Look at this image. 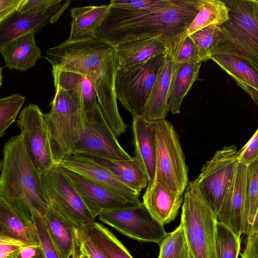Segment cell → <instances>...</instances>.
Listing matches in <instances>:
<instances>
[{
    "instance_id": "1",
    "label": "cell",
    "mask_w": 258,
    "mask_h": 258,
    "mask_svg": "<svg viewBox=\"0 0 258 258\" xmlns=\"http://www.w3.org/2000/svg\"><path fill=\"white\" fill-rule=\"evenodd\" d=\"M197 0H112L95 39L111 47L158 37L172 53L197 14Z\"/></svg>"
},
{
    "instance_id": "2",
    "label": "cell",
    "mask_w": 258,
    "mask_h": 258,
    "mask_svg": "<svg viewBox=\"0 0 258 258\" xmlns=\"http://www.w3.org/2000/svg\"><path fill=\"white\" fill-rule=\"evenodd\" d=\"M45 58L53 70L86 76L96 92L101 112L113 134L118 137L125 132L127 125L117 108L115 91L117 65L112 47L96 39L63 42L47 50Z\"/></svg>"
},
{
    "instance_id": "3",
    "label": "cell",
    "mask_w": 258,
    "mask_h": 258,
    "mask_svg": "<svg viewBox=\"0 0 258 258\" xmlns=\"http://www.w3.org/2000/svg\"><path fill=\"white\" fill-rule=\"evenodd\" d=\"M0 167V198L30 219L34 213L42 216L49 203L21 133L5 144Z\"/></svg>"
},
{
    "instance_id": "4",
    "label": "cell",
    "mask_w": 258,
    "mask_h": 258,
    "mask_svg": "<svg viewBox=\"0 0 258 258\" xmlns=\"http://www.w3.org/2000/svg\"><path fill=\"white\" fill-rule=\"evenodd\" d=\"M55 88L50 111L45 117L53 159L57 166L72 154L86 123L78 90L58 86Z\"/></svg>"
},
{
    "instance_id": "5",
    "label": "cell",
    "mask_w": 258,
    "mask_h": 258,
    "mask_svg": "<svg viewBox=\"0 0 258 258\" xmlns=\"http://www.w3.org/2000/svg\"><path fill=\"white\" fill-rule=\"evenodd\" d=\"M224 2L229 8V18L221 25L220 40L212 56L234 55L246 60L258 71V14L255 1Z\"/></svg>"
},
{
    "instance_id": "6",
    "label": "cell",
    "mask_w": 258,
    "mask_h": 258,
    "mask_svg": "<svg viewBox=\"0 0 258 258\" xmlns=\"http://www.w3.org/2000/svg\"><path fill=\"white\" fill-rule=\"evenodd\" d=\"M217 216L194 180L184 192L181 222L192 258H217Z\"/></svg>"
},
{
    "instance_id": "7",
    "label": "cell",
    "mask_w": 258,
    "mask_h": 258,
    "mask_svg": "<svg viewBox=\"0 0 258 258\" xmlns=\"http://www.w3.org/2000/svg\"><path fill=\"white\" fill-rule=\"evenodd\" d=\"M156 147V166L152 183L183 195L188 183V168L179 137L166 119L150 122Z\"/></svg>"
},
{
    "instance_id": "8",
    "label": "cell",
    "mask_w": 258,
    "mask_h": 258,
    "mask_svg": "<svg viewBox=\"0 0 258 258\" xmlns=\"http://www.w3.org/2000/svg\"><path fill=\"white\" fill-rule=\"evenodd\" d=\"M165 53L117 69L115 81L116 98L133 116L142 114L164 64Z\"/></svg>"
},
{
    "instance_id": "9",
    "label": "cell",
    "mask_w": 258,
    "mask_h": 258,
    "mask_svg": "<svg viewBox=\"0 0 258 258\" xmlns=\"http://www.w3.org/2000/svg\"><path fill=\"white\" fill-rule=\"evenodd\" d=\"M238 163L236 147L225 146L206 161L194 180L217 216L231 185Z\"/></svg>"
},
{
    "instance_id": "10",
    "label": "cell",
    "mask_w": 258,
    "mask_h": 258,
    "mask_svg": "<svg viewBox=\"0 0 258 258\" xmlns=\"http://www.w3.org/2000/svg\"><path fill=\"white\" fill-rule=\"evenodd\" d=\"M17 125L21 130L27 152L41 174L56 166L51 153L45 114L30 104L20 112Z\"/></svg>"
},
{
    "instance_id": "11",
    "label": "cell",
    "mask_w": 258,
    "mask_h": 258,
    "mask_svg": "<svg viewBox=\"0 0 258 258\" xmlns=\"http://www.w3.org/2000/svg\"><path fill=\"white\" fill-rule=\"evenodd\" d=\"M98 217L122 234L138 241L160 244L167 234L164 225L152 216L142 202L136 207L103 212Z\"/></svg>"
},
{
    "instance_id": "12",
    "label": "cell",
    "mask_w": 258,
    "mask_h": 258,
    "mask_svg": "<svg viewBox=\"0 0 258 258\" xmlns=\"http://www.w3.org/2000/svg\"><path fill=\"white\" fill-rule=\"evenodd\" d=\"M42 182L49 204L55 207L75 227L95 221V219L58 166L42 174Z\"/></svg>"
},
{
    "instance_id": "13",
    "label": "cell",
    "mask_w": 258,
    "mask_h": 258,
    "mask_svg": "<svg viewBox=\"0 0 258 258\" xmlns=\"http://www.w3.org/2000/svg\"><path fill=\"white\" fill-rule=\"evenodd\" d=\"M85 123L84 131L71 154L94 156L112 160L132 158L120 145L101 110L86 120Z\"/></svg>"
},
{
    "instance_id": "14",
    "label": "cell",
    "mask_w": 258,
    "mask_h": 258,
    "mask_svg": "<svg viewBox=\"0 0 258 258\" xmlns=\"http://www.w3.org/2000/svg\"><path fill=\"white\" fill-rule=\"evenodd\" d=\"M57 166L95 219L103 212L132 208L142 203L130 201L85 176Z\"/></svg>"
},
{
    "instance_id": "15",
    "label": "cell",
    "mask_w": 258,
    "mask_h": 258,
    "mask_svg": "<svg viewBox=\"0 0 258 258\" xmlns=\"http://www.w3.org/2000/svg\"><path fill=\"white\" fill-rule=\"evenodd\" d=\"M70 1L36 11H16L0 23V45L21 35L39 32L48 23L56 22L69 6Z\"/></svg>"
},
{
    "instance_id": "16",
    "label": "cell",
    "mask_w": 258,
    "mask_h": 258,
    "mask_svg": "<svg viewBox=\"0 0 258 258\" xmlns=\"http://www.w3.org/2000/svg\"><path fill=\"white\" fill-rule=\"evenodd\" d=\"M99 184L125 199L141 203L140 194L122 181L108 169L81 154H71L59 165Z\"/></svg>"
},
{
    "instance_id": "17",
    "label": "cell",
    "mask_w": 258,
    "mask_h": 258,
    "mask_svg": "<svg viewBox=\"0 0 258 258\" xmlns=\"http://www.w3.org/2000/svg\"><path fill=\"white\" fill-rule=\"evenodd\" d=\"M247 166L238 163L231 185L226 196L218 221L227 225L237 235L243 234Z\"/></svg>"
},
{
    "instance_id": "18",
    "label": "cell",
    "mask_w": 258,
    "mask_h": 258,
    "mask_svg": "<svg viewBox=\"0 0 258 258\" xmlns=\"http://www.w3.org/2000/svg\"><path fill=\"white\" fill-rule=\"evenodd\" d=\"M142 198L143 205L152 216L164 225L175 219L183 204L184 194L159 184L149 183Z\"/></svg>"
},
{
    "instance_id": "19",
    "label": "cell",
    "mask_w": 258,
    "mask_h": 258,
    "mask_svg": "<svg viewBox=\"0 0 258 258\" xmlns=\"http://www.w3.org/2000/svg\"><path fill=\"white\" fill-rule=\"evenodd\" d=\"M35 34L26 33L0 45V52L8 68L25 72L35 66L41 52Z\"/></svg>"
},
{
    "instance_id": "20",
    "label": "cell",
    "mask_w": 258,
    "mask_h": 258,
    "mask_svg": "<svg viewBox=\"0 0 258 258\" xmlns=\"http://www.w3.org/2000/svg\"><path fill=\"white\" fill-rule=\"evenodd\" d=\"M113 48L117 69L143 62L168 50L167 44L158 37L124 41Z\"/></svg>"
},
{
    "instance_id": "21",
    "label": "cell",
    "mask_w": 258,
    "mask_h": 258,
    "mask_svg": "<svg viewBox=\"0 0 258 258\" xmlns=\"http://www.w3.org/2000/svg\"><path fill=\"white\" fill-rule=\"evenodd\" d=\"M42 217L51 237L64 258L73 257L80 251L75 227L68 219L51 204Z\"/></svg>"
},
{
    "instance_id": "22",
    "label": "cell",
    "mask_w": 258,
    "mask_h": 258,
    "mask_svg": "<svg viewBox=\"0 0 258 258\" xmlns=\"http://www.w3.org/2000/svg\"><path fill=\"white\" fill-rule=\"evenodd\" d=\"M173 61L167 51L164 62L159 73L150 97L144 108L142 115L150 122L162 119L168 112V100L172 77Z\"/></svg>"
},
{
    "instance_id": "23",
    "label": "cell",
    "mask_w": 258,
    "mask_h": 258,
    "mask_svg": "<svg viewBox=\"0 0 258 258\" xmlns=\"http://www.w3.org/2000/svg\"><path fill=\"white\" fill-rule=\"evenodd\" d=\"M110 4L99 6H89L73 8L71 33L66 42H74L95 39V31L106 17Z\"/></svg>"
},
{
    "instance_id": "24",
    "label": "cell",
    "mask_w": 258,
    "mask_h": 258,
    "mask_svg": "<svg viewBox=\"0 0 258 258\" xmlns=\"http://www.w3.org/2000/svg\"><path fill=\"white\" fill-rule=\"evenodd\" d=\"M132 130L135 157L139 161L149 182L154 181L156 147L150 122L141 115L133 116Z\"/></svg>"
},
{
    "instance_id": "25",
    "label": "cell",
    "mask_w": 258,
    "mask_h": 258,
    "mask_svg": "<svg viewBox=\"0 0 258 258\" xmlns=\"http://www.w3.org/2000/svg\"><path fill=\"white\" fill-rule=\"evenodd\" d=\"M211 59L229 74L258 105V71L241 58L226 54L213 55Z\"/></svg>"
},
{
    "instance_id": "26",
    "label": "cell",
    "mask_w": 258,
    "mask_h": 258,
    "mask_svg": "<svg viewBox=\"0 0 258 258\" xmlns=\"http://www.w3.org/2000/svg\"><path fill=\"white\" fill-rule=\"evenodd\" d=\"M0 235L20 240L29 244H39L35 224L30 219L0 198Z\"/></svg>"
},
{
    "instance_id": "27",
    "label": "cell",
    "mask_w": 258,
    "mask_h": 258,
    "mask_svg": "<svg viewBox=\"0 0 258 258\" xmlns=\"http://www.w3.org/2000/svg\"><path fill=\"white\" fill-rule=\"evenodd\" d=\"M52 74L54 87L64 89L75 88L78 90L85 121L100 110L97 102L96 92L86 76L70 71L53 69Z\"/></svg>"
},
{
    "instance_id": "28",
    "label": "cell",
    "mask_w": 258,
    "mask_h": 258,
    "mask_svg": "<svg viewBox=\"0 0 258 258\" xmlns=\"http://www.w3.org/2000/svg\"><path fill=\"white\" fill-rule=\"evenodd\" d=\"M202 63V61H191L177 63L173 61L168 100V111L173 114L180 112V107L183 99L194 82L198 80Z\"/></svg>"
},
{
    "instance_id": "29",
    "label": "cell",
    "mask_w": 258,
    "mask_h": 258,
    "mask_svg": "<svg viewBox=\"0 0 258 258\" xmlns=\"http://www.w3.org/2000/svg\"><path fill=\"white\" fill-rule=\"evenodd\" d=\"M83 155L111 171L122 181L140 194L149 182L141 163L135 157L129 160H112Z\"/></svg>"
},
{
    "instance_id": "30",
    "label": "cell",
    "mask_w": 258,
    "mask_h": 258,
    "mask_svg": "<svg viewBox=\"0 0 258 258\" xmlns=\"http://www.w3.org/2000/svg\"><path fill=\"white\" fill-rule=\"evenodd\" d=\"M77 228L102 251L107 258H134L121 242L102 224L94 221Z\"/></svg>"
},
{
    "instance_id": "31",
    "label": "cell",
    "mask_w": 258,
    "mask_h": 258,
    "mask_svg": "<svg viewBox=\"0 0 258 258\" xmlns=\"http://www.w3.org/2000/svg\"><path fill=\"white\" fill-rule=\"evenodd\" d=\"M198 12L187 28L183 39L210 25H222L229 18V8L224 1L197 0Z\"/></svg>"
},
{
    "instance_id": "32",
    "label": "cell",
    "mask_w": 258,
    "mask_h": 258,
    "mask_svg": "<svg viewBox=\"0 0 258 258\" xmlns=\"http://www.w3.org/2000/svg\"><path fill=\"white\" fill-rule=\"evenodd\" d=\"M247 166L243 234L250 231L258 211V160Z\"/></svg>"
},
{
    "instance_id": "33",
    "label": "cell",
    "mask_w": 258,
    "mask_h": 258,
    "mask_svg": "<svg viewBox=\"0 0 258 258\" xmlns=\"http://www.w3.org/2000/svg\"><path fill=\"white\" fill-rule=\"evenodd\" d=\"M159 245L158 258H192L181 223L173 231L167 233Z\"/></svg>"
},
{
    "instance_id": "34",
    "label": "cell",
    "mask_w": 258,
    "mask_h": 258,
    "mask_svg": "<svg viewBox=\"0 0 258 258\" xmlns=\"http://www.w3.org/2000/svg\"><path fill=\"white\" fill-rule=\"evenodd\" d=\"M221 34V26L210 25L189 35L196 45L200 61L203 62L211 59L220 40Z\"/></svg>"
},
{
    "instance_id": "35",
    "label": "cell",
    "mask_w": 258,
    "mask_h": 258,
    "mask_svg": "<svg viewBox=\"0 0 258 258\" xmlns=\"http://www.w3.org/2000/svg\"><path fill=\"white\" fill-rule=\"evenodd\" d=\"M240 236L227 225L217 222L216 251L217 258H238L240 251Z\"/></svg>"
},
{
    "instance_id": "36",
    "label": "cell",
    "mask_w": 258,
    "mask_h": 258,
    "mask_svg": "<svg viewBox=\"0 0 258 258\" xmlns=\"http://www.w3.org/2000/svg\"><path fill=\"white\" fill-rule=\"evenodd\" d=\"M25 101L19 93L13 94L0 99V137L5 134L8 127L16 120V117Z\"/></svg>"
},
{
    "instance_id": "37",
    "label": "cell",
    "mask_w": 258,
    "mask_h": 258,
    "mask_svg": "<svg viewBox=\"0 0 258 258\" xmlns=\"http://www.w3.org/2000/svg\"><path fill=\"white\" fill-rule=\"evenodd\" d=\"M32 219L35 224L40 244L46 258H64L58 250L44 222L42 216L34 213Z\"/></svg>"
},
{
    "instance_id": "38",
    "label": "cell",
    "mask_w": 258,
    "mask_h": 258,
    "mask_svg": "<svg viewBox=\"0 0 258 258\" xmlns=\"http://www.w3.org/2000/svg\"><path fill=\"white\" fill-rule=\"evenodd\" d=\"M170 54L173 61L177 63L201 61L199 60L196 45L189 36L183 39Z\"/></svg>"
},
{
    "instance_id": "39",
    "label": "cell",
    "mask_w": 258,
    "mask_h": 258,
    "mask_svg": "<svg viewBox=\"0 0 258 258\" xmlns=\"http://www.w3.org/2000/svg\"><path fill=\"white\" fill-rule=\"evenodd\" d=\"M28 245L20 240L0 235V258H18L22 249Z\"/></svg>"
},
{
    "instance_id": "40",
    "label": "cell",
    "mask_w": 258,
    "mask_h": 258,
    "mask_svg": "<svg viewBox=\"0 0 258 258\" xmlns=\"http://www.w3.org/2000/svg\"><path fill=\"white\" fill-rule=\"evenodd\" d=\"M258 160V128L248 142L238 151V162L246 166Z\"/></svg>"
},
{
    "instance_id": "41",
    "label": "cell",
    "mask_w": 258,
    "mask_h": 258,
    "mask_svg": "<svg viewBox=\"0 0 258 258\" xmlns=\"http://www.w3.org/2000/svg\"><path fill=\"white\" fill-rule=\"evenodd\" d=\"M80 251L89 258H107L102 251L86 236L79 228L75 227Z\"/></svg>"
},
{
    "instance_id": "42",
    "label": "cell",
    "mask_w": 258,
    "mask_h": 258,
    "mask_svg": "<svg viewBox=\"0 0 258 258\" xmlns=\"http://www.w3.org/2000/svg\"><path fill=\"white\" fill-rule=\"evenodd\" d=\"M60 0H24L17 12L24 13L36 11L61 3Z\"/></svg>"
},
{
    "instance_id": "43",
    "label": "cell",
    "mask_w": 258,
    "mask_h": 258,
    "mask_svg": "<svg viewBox=\"0 0 258 258\" xmlns=\"http://www.w3.org/2000/svg\"><path fill=\"white\" fill-rule=\"evenodd\" d=\"M24 0H0V23L16 11Z\"/></svg>"
},
{
    "instance_id": "44",
    "label": "cell",
    "mask_w": 258,
    "mask_h": 258,
    "mask_svg": "<svg viewBox=\"0 0 258 258\" xmlns=\"http://www.w3.org/2000/svg\"><path fill=\"white\" fill-rule=\"evenodd\" d=\"M247 235L246 243L241 258H258V233H249Z\"/></svg>"
},
{
    "instance_id": "45",
    "label": "cell",
    "mask_w": 258,
    "mask_h": 258,
    "mask_svg": "<svg viewBox=\"0 0 258 258\" xmlns=\"http://www.w3.org/2000/svg\"><path fill=\"white\" fill-rule=\"evenodd\" d=\"M18 258H46L41 245L29 244L25 247Z\"/></svg>"
},
{
    "instance_id": "46",
    "label": "cell",
    "mask_w": 258,
    "mask_h": 258,
    "mask_svg": "<svg viewBox=\"0 0 258 258\" xmlns=\"http://www.w3.org/2000/svg\"><path fill=\"white\" fill-rule=\"evenodd\" d=\"M249 233H258V211Z\"/></svg>"
},
{
    "instance_id": "47",
    "label": "cell",
    "mask_w": 258,
    "mask_h": 258,
    "mask_svg": "<svg viewBox=\"0 0 258 258\" xmlns=\"http://www.w3.org/2000/svg\"><path fill=\"white\" fill-rule=\"evenodd\" d=\"M72 258H89V257L84 253L79 251Z\"/></svg>"
},
{
    "instance_id": "48",
    "label": "cell",
    "mask_w": 258,
    "mask_h": 258,
    "mask_svg": "<svg viewBox=\"0 0 258 258\" xmlns=\"http://www.w3.org/2000/svg\"><path fill=\"white\" fill-rule=\"evenodd\" d=\"M255 3L256 9L258 14V0H254Z\"/></svg>"
}]
</instances>
